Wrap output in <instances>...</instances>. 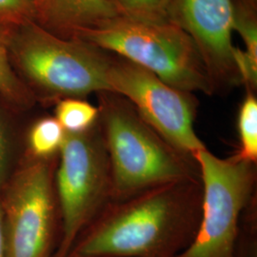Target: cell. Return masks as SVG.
Instances as JSON below:
<instances>
[{"label": "cell", "mask_w": 257, "mask_h": 257, "mask_svg": "<svg viewBox=\"0 0 257 257\" xmlns=\"http://www.w3.org/2000/svg\"><path fill=\"white\" fill-rule=\"evenodd\" d=\"M58 155L55 189L60 234L53 257H67L83 231L112 200V181L98 123L83 134L67 133Z\"/></svg>", "instance_id": "cell-5"}, {"label": "cell", "mask_w": 257, "mask_h": 257, "mask_svg": "<svg viewBox=\"0 0 257 257\" xmlns=\"http://www.w3.org/2000/svg\"><path fill=\"white\" fill-rule=\"evenodd\" d=\"M202 208L201 177L111 200L67 257H175L193 240Z\"/></svg>", "instance_id": "cell-1"}, {"label": "cell", "mask_w": 257, "mask_h": 257, "mask_svg": "<svg viewBox=\"0 0 257 257\" xmlns=\"http://www.w3.org/2000/svg\"><path fill=\"white\" fill-rule=\"evenodd\" d=\"M17 30L10 53L46 99L59 101L111 92L107 79L110 53L79 38L58 37L36 21Z\"/></svg>", "instance_id": "cell-4"}, {"label": "cell", "mask_w": 257, "mask_h": 257, "mask_svg": "<svg viewBox=\"0 0 257 257\" xmlns=\"http://www.w3.org/2000/svg\"><path fill=\"white\" fill-rule=\"evenodd\" d=\"M34 2H35V0H34Z\"/></svg>", "instance_id": "cell-20"}, {"label": "cell", "mask_w": 257, "mask_h": 257, "mask_svg": "<svg viewBox=\"0 0 257 257\" xmlns=\"http://www.w3.org/2000/svg\"><path fill=\"white\" fill-rule=\"evenodd\" d=\"M8 167V141L6 133L0 121V186L4 183Z\"/></svg>", "instance_id": "cell-18"}, {"label": "cell", "mask_w": 257, "mask_h": 257, "mask_svg": "<svg viewBox=\"0 0 257 257\" xmlns=\"http://www.w3.org/2000/svg\"><path fill=\"white\" fill-rule=\"evenodd\" d=\"M196 160L203 185L202 216L191 243L175 257H236L243 212L256 197V164L208 148Z\"/></svg>", "instance_id": "cell-6"}, {"label": "cell", "mask_w": 257, "mask_h": 257, "mask_svg": "<svg viewBox=\"0 0 257 257\" xmlns=\"http://www.w3.org/2000/svg\"><path fill=\"white\" fill-rule=\"evenodd\" d=\"M121 17L147 22H168L173 0H110Z\"/></svg>", "instance_id": "cell-15"}, {"label": "cell", "mask_w": 257, "mask_h": 257, "mask_svg": "<svg viewBox=\"0 0 257 257\" xmlns=\"http://www.w3.org/2000/svg\"><path fill=\"white\" fill-rule=\"evenodd\" d=\"M169 21L192 38L213 93L242 85L233 56L232 0H173Z\"/></svg>", "instance_id": "cell-9"}, {"label": "cell", "mask_w": 257, "mask_h": 257, "mask_svg": "<svg viewBox=\"0 0 257 257\" xmlns=\"http://www.w3.org/2000/svg\"><path fill=\"white\" fill-rule=\"evenodd\" d=\"M36 21L34 0H0V26L21 27Z\"/></svg>", "instance_id": "cell-16"}, {"label": "cell", "mask_w": 257, "mask_h": 257, "mask_svg": "<svg viewBox=\"0 0 257 257\" xmlns=\"http://www.w3.org/2000/svg\"><path fill=\"white\" fill-rule=\"evenodd\" d=\"M107 79L111 92L128 99L143 119L178 152L194 158L207 148L194 128L199 103L193 92L174 88L156 74L112 54Z\"/></svg>", "instance_id": "cell-7"}, {"label": "cell", "mask_w": 257, "mask_h": 257, "mask_svg": "<svg viewBox=\"0 0 257 257\" xmlns=\"http://www.w3.org/2000/svg\"><path fill=\"white\" fill-rule=\"evenodd\" d=\"M13 30L15 29L0 26V94L13 103L22 105L30 101L31 95L10 63Z\"/></svg>", "instance_id": "cell-14"}, {"label": "cell", "mask_w": 257, "mask_h": 257, "mask_svg": "<svg viewBox=\"0 0 257 257\" xmlns=\"http://www.w3.org/2000/svg\"><path fill=\"white\" fill-rule=\"evenodd\" d=\"M55 118L68 134H83L95 126L98 107L84 98H64L56 103Z\"/></svg>", "instance_id": "cell-12"}, {"label": "cell", "mask_w": 257, "mask_h": 257, "mask_svg": "<svg viewBox=\"0 0 257 257\" xmlns=\"http://www.w3.org/2000/svg\"><path fill=\"white\" fill-rule=\"evenodd\" d=\"M66 132L55 117L37 120L29 134V146L35 158L48 159L59 153Z\"/></svg>", "instance_id": "cell-13"}, {"label": "cell", "mask_w": 257, "mask_h": 257, "mask_svg": "<svg viewBox=\"0 0 257 257\" xmlns=\"http://www.w3.org/2000/svg\"><path fill=\"white\" fill-rule=\"evenodd\" d=\"M52 158L28 162L11 181L1 202L6 257H53L56 232Z\"/></svg>", "instance_id": "cell-8"}, {"label": "cell", "mask_w": 257, "mask_h": 257, "mask_svg": "<svg viewBox=\"0 0 257 257\" xmlns=\"http://www.w3.org/2000/svg\"><path fill=\"white\" fill-rule=\"evenodd\" d=\"M98 95V126L110 159L112 200L178 180L201 177L196 160L173 147L119 93Z\"/></svg>", "instance_id": "cell-2"}, {"label": "cell", "mask_w": 257, "mask_h": 257, "mask_svg": "<svg viewBox=\"0 0 257 257\" xmlns=\"http://www.w3.org/2000/svg\"><path fill=\"white\" fill-rule=\"evenodd\" d=\"M236 257H257L256 198L243 212Z\"/></svg>", "instance_id": "cell-17"}, {"label": "cell", "mask_w": 257, "mask_h": 257, "mask_svg": "<svg viewBox=\"0 0 257 257\" xmlns=\"http://www.w3.org/2000/svg\"><path fill=\"white\" fill-rule=\"evenodd\" d=\"M0 257H6L5 254V234H4V220L3 210L0 202Z\"/></svg>", "instance_id": "cell-19"}, {"label": "cell", "mask_w": 257, "mask_h": 257, "mask_svg": "<svg viewBox=\"0 0 257 257\" xmlns=\"http://www.w3.org/2000/svg\"><path fill=\"white\" fill-rule=\"evenodd\" d=\"M36 22L58 37L74 38L117 18L110 0H35Z\"/></svg>", "instance_id": "cell-10"}, {"label": "cell", "mask_w": 257, "mask_h": 257, "mask_svg": "<svg viewBox=\"0 0 257 257\" xmlns=\"http://www.w3.org/2000/svg\"><path fill=\"white\" fill-rule=\"evenodd\" d=\"M246 90L247 93L239 107V148L234 155L239 159L257 164V99L254 91Z\"/></svg>", "instance_id": "cell-11"}, {"label": "cell", "mask_w": 257, "mask_h": 257, "mask_svg": "<svg viewBox=\"0 0 257 257\" xmlns=\"http://www.w3.org/2000/svg\"><path fill=\"white\" fill-rule=\"evenodd\" d=\"M79 38L156 74L185 92L213 94L201 56L189 35L173 22H147L118 16Z\"/></svg>", "instance_id": "cell-3"}]
</instances>
